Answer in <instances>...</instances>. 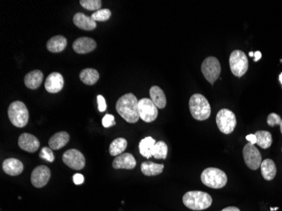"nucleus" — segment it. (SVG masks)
I'll return each instance as SVG.
<instances>
[{
  "mask_svg": "<svg viewBox=\"0 0 282 211\" xmlns=\"http://www.w3.org/2000/svg\"><path fill=\"white\" fill-rule=\"evenodd\" d=\"M117 113L129 123H134L139 119L138 101L133 93L121 96L116 103Z\"/></svg>",
  "mask_w": 282,
  "mask_h": 211,
  "instance_id": "obj_1",
  "label": "nucleus"
},
{
  "mask_svg": "<svg viewBox=\"0 0 282 211\" xmlns=\"http://www.w3.org/2000/svg\"><path fill=\"white\" fill-rule=\"evenodd\" d=\"M183 202L187 208L192 210H204L211 205L212 198L207 192L189 191L183 197Z\"/></svg>",
  "mask_w": 282,
  "mask_h": 211,
  "instance_id": "obj_2",
  "label": "nucleus"
},
{
  "mask_svg": "<svg viewBox=\"0 0 282 211\" xmlns=\"http://www.w3.org/2000/svg\"><path fill=\"white\" fill-rule=\"evenodd\" d=\"M189 110L192 117L199 121L206 120L211 113L210 103L201 94H195L190 97Z\"/></svg>",
  "mask_w": 282,
  "mask_h": 211,
  "instance_id": "obj_3",
  "label": "nucleus"
},
{
  "mask_svg": "<svg viewBox=\"0 0 282 211\" xmlns=\"http://www.w3.org/2000/svg\"><path fill=\"white\" fill-rule=\"evenodd\" d=\"M201 181L207 187L219 189L226 186L227 176L221 169L209 167L204 170L201 174Z\"/></svg>",
  "mask_w": 282,
  "mask_h": 211,
  "instance_id": "obj_4",
  "label": "nucleus"
},
{
  "mask_svg": "<svg viewBox=\"0 0 282 211\" xmlns=\"http://www.w3.org/2000/svg\"><path fill=\"white\" fill-rule=\"evenodd\" d=\"M8 116L11 123L17 128H24L29 120V112L22 102L16 101L10 105Z\"/></svg>",
  "mask_w": 282,
  "mask_h": 211,
  "instance_id": "obj_5",
  "label": "nucleus"
},
{
  "mask_svg": "<svg viewBox=\"0 0 282 211\" xmlns=\"http://www.w3.org/2000/svg\"><path fill=\"white\" fill-rule=\"evenodd\" d=\"M216 124L221 133L232 134L237 125V118L234 112L226 108L220 110L216 115Z\"/></svg>",
  "mask_w": 282,
  "mask_h": 211,
  "instance_id": "obj_6",
  "label": "nucleus"
},
{
  "mask_svg": "<svg viewBox=\"0 0 282 211\" xmlns=\"http://www.w3.org/2000/svg\"><path fill=\"white\" fill-rule=\"evenodd\" d=\"M229 64L232 74L237 77H242L248 69V57L241 50H235L230 55Z\"/></svg>",
  "mask_w": 282,
  "mask_h": 211,
  "instance_id": "obj_7",
  "label": "nucleus"
},
{
  "mask_svg": "<svg viewBox=\"0 0 282 211\" xmlns=\"http://www.w3.org/2000/svg\"><path fill=\"white\" fill-rule=\"evenodd\" d=\"M201 71L205 79L210 84H214L221 75V64L215 57H208L202 63Z\"/></svg>",
  "mask_w": 282,
  "mask_h": 211,
  "instance_id": "obj_8",
  "label": "nucleus"
},
{
  "mask_svg": "<svg viewBox=\"0 0 282 211\" xmlns=\"http://www.w3.org/2000/svg\"><path fill=\"white\" fill-rule=\"evenodd\" d=\"M139 118L146 123H152L158 116V108L149 98H143L138 101Z\"/></svg>",
  "mask_w": 282,
  "mask_h": 211,
  "instance_id": "obj_9",
  "label": "nucleus"
},
{
  "mask_svg": "<svg viewBox=\"0 0 282 211\" xmlns=\"http://www.w3.org/2000/svg\"><path fill=\"white\" fill-rule=\"evenodd\" d=\"M242 155L244 158V161L248 168L251 170H258L260 167L262 163V156H261L259 150L255 147L254 144H246L243 150Z\"/></svg>",
  "mask_w": 282,
  "mask_h": 211,
  "instance_id": "obj_10",
  "label": "nucleus"
},
{
  "mask_svg": "<svg viewBox=\"0 0 282 211\" xmlns=\"http://www.w3.org/2000/svg\"><path fill=\"white\" fill-rule=\"evenodd\" d=\"M63 161L66 166L74 170H82L85 166V158L80 150L70 149L64 153Z\"/></svg>",
  "mask_w": 282,
  "mask_h": 211,
  "instance_id": "obj_11",
  "label": "nucleus"
},
{
  "mask_svg": "<svg viewBox=\"0 0 282 211\" xmlns=\"http://www.w3.org/2000/svg\"><path fill=\"white\" fill-rule=\"evenodd\" d=\"M51 171L48 166H38L32 171L31 182L35 187H43L50 179Z\"/></svg>",
  "mask_w": 282,
  "mask_h": 211,
  "instance_id": "obj_12",
  "label": "nucleus"
},
{
  "mask_svg": "<svg viewBox=\"0 0 282 211\" xmlns=\"http://www.w3.org/2000/svg\"><path fill=\"white\" fill-rule=\"evenodd\" d=\"M64 80L63 75L60 73L54 72L48 75L46 79L45 86L46 91L49 93H58L61 91L64 88Z\"/></svg>",
  "mask_w": 282,
  "mask_h": 211,
  "instance_id": "obj_13",
  "label": "nucleus"
},
{
  "mask_svg": "<svg viewBox=\"0 0 282 211\" xmlns=\"http://www.w3.org/2000/svg\"><path fill=\"white\" fill-rule=\"evenodd\" d=\"M18 144L21 149L30 153L38 151V149L40 147V142L38 140V138L28 133L21 134V136L18 139Z\"/></svg>",
  "mask_w": 282,
  "mask_h": 211,
  "instance_id": "obj_14",
  "label": "nucleus"
},
{
  "mask_svg": "<svg viewBox=\"0 0 282 211\" xmlns=\"http://www.w3.org/2000/svg\"><path fill=\"white\" fill-rule=\"evenodd\" d=\"M96 48V41L91 38H80L73 43V49L75 53L85 54L95 50Z\"/></svg>",
  "mask_w": 282,
  "mask_h": 211,
  "instance_id": "obj_15",
  "label": "nucleus"
},
{
  "mask_svg": "<svg viewBox=\"0 0 282 211\" xmlns=\"http://www.w3.org/2000/svg\"><path fill=\"white\" fill-rule=\"evenodd\" d=\"M136 166V160L130 153H123L117 155L112 162V167L114 169H128L131 170Z\"/></svg>",
  "mask_w": 282,
  "mask_h": 211,
  "instance_id": "obj_16",
  "label": "nucleus"
},
{
  "mask_svg": "<svg viewBox=\"0 0 282 211\" xmlns=\"http://www.w3.org/2000/svg\"><path fill=\"white\" fill-rule=\"evenodd\" d=\"M3 170L10 176H18L22 173L24 166L21 160L15 158H9L4 160Z\"/></svg>",
  "mask_w": 282,
  "mask_h": 211,
  "instance_id": "obj_17",
  "label": "nucleus"
},
{
  "mask_svg": "<svg viewBox=\"0 0 282 211\" xmlns=\"http://www.w3.org/2000/svg\"><path fill=\"white\" fill-rule=\"evenodd\" d=\"M73 22L76 27L85 31H92L96 27V22L91 19V17L80 12L74 16Z\"/></svg>",
  "mask_w": 282,
  "mask_h": 211,
  "instance_id": "obj_18",
  "label": "nucleus"
},
{
  "mask_svg": "<svg viewBox=\"0 0 282 211\" xmlns=\"http://www.w3.org/2000/svg\"><path fill=\"white\" fill-rule=\"evenodd\" d=\"M43 73L41 70H32L25 76V85L27 88L36 90L43 83Z\"/></svg>",
  "mask_w": 282,
  "mask_h": 211,
  "instance_id": "obj_19",
  "label": "nucleus"
},
{
  "mask_svg": "<svg viewBox=\"0 0 282 211\" xmlns=\"http://www.w3.org/2000/svg\"><path fill=\"white\" fill-rule=\"evenodd\" d=\"M69 141V135L67 132H59L51 137L48 144L52 150H57L64 147Z\"/></svg>",
  "mask_w": 282,
  "mask_h": 211,
  "instance_id": "obj_20",
  "label": "nucleus"
},
{
  "mask_svg": "<svg viewBox=\"0 0 282 211\" xmlns=\"http://www.w3.org/2000/svg\"><path fill=\"white\" fill-rule=\"evenodd\" d=\"M67 39L64 36H55L48 40L47 48L51 53H61L66 48Z\"/></svg>",
  "mask_w": 282,
  "mask_h": 211,
  "instance_id": "obj_21",
  "label": "nucleus"
},
{
  "mask_svg": "<svg viewBox=\"0 0 282 211\" xmlns=\"http://www.w3.org/2000/svg\"><path fill=\"white\" fill-rule=\"evenodd\" d=\"M150 96L152 102L157 106V108L163 109L167 105V98L164 91L157 86H153L150 89Z\"/></svg>",
  "mask_w": 282,
  "mask_h": 211,
  "instance_id": "obj_22",
  "label": "nucleus"
},
{
  "mask_svg": "<svg viewBox=\"0 0 282 211\" xmlns=\"http://www.w3.org/2000/svg\"><path fill=\"white\" fill-rule=\"evenodd\" d=\"M261 173L263 178L266 181H271L274 179L276 175V166L274 160L271 159H265L262 161L260 165Z\"/></svg>",
  "mask_w": 282,
  "mask_h": 211,
  "instance_id": "obj_23",
  "label": "nucleus"
},
{
  "mask_svg": "<svg viewBox=\"0 0 282 211\" xmlns=\"http://www.w3.org/2000/svg\"><path fill=\"white\" fill-rule=\"evenodd\" d=\"M141 171L146 176H157L162 173L164 169L163 164H157L152 161H145L141 164Z\"/></svg>",
  "mask_w": 282,
  "mask_h": 211,
  "instance_id": "obj_24",
  "label": "nucleus"
},
{
  "mask_svg": "<svg viewBox=\"0 0 282 211\" xmlns=\"http://www.w3.org/2000/svg\"><path fill=\"white\" fill-rule=\"evenodd\" d=\"M100 75L95 69H85L80 74V79L83 83L88 86H93L98 81Z\"/></svg>",
  "mask_w": 282,
  "mask_h": 211,
  "instance_id": "obj_25",
  "label": "nucleus"
},
{
  "mask_svg": "<svg viewBox=\"0 0 282 211\" xmlns=\"http://www.w3.org/2000/svg\"><path fill=\"white\" fill-rule=\"evenodd\" d=\"M156 140L152 137H147L142 139L138 144V150L141 155L146 158H151L152 156V150L156 144Z\"/></svg>",
  "mask_w": 282,
  "mask_h": 211,
  "instance_id": "obj_26",
  "label": "nucleus"
},
{
  "mask_svg": "<svg viewBox=\"0 0 282 211\" xmlns=\"http://www.w3.org/2000/svg\"><path fill=\"white\" fill-rule=\"evenodd\" d=\"M127 146H128V142L124 138H117L110 144V155L112 156L121 155L126 150Z\"/></svg>",
  "mask_w": 282,
  "mask_h": 211,
  "instance_id": "obj_27",
  "label": "nucleus"
},
{
  "mask_svg": "<svg viewBox=\"0 0 282 211\" xmlns=\"http://www.w3.org/2000/svg\"><path fill=\"white\" fill-rule=\"evenodd\" d=\"M257 138V144L262 149H268L271 146L273 139L272 135L268 131H257L255 133Z\"/></svg>",
  "mask_w": 282,
  "mask_h": 211,
  "instance_id": "obj_28",
  "label": "nucleus"
},
{
  "mask_svg": "<svg viewBox=\"0 0 282 211\" xmlns=\"http://www.w3.org/2000/svg\"><path fill=\"white\" fill-rule=\"evenodd\" d=\"M168 144L164 141L157 142L152 150V156L156 159H166L168 156Z\"/></svg>",
  "mask_w": 282,
  "mask_h": 211,
  "instance_id": "obj_29",
  "label": "nucleus"
},
{
  "mask_svg": "<svg viewBox=\"0 0 282 211\" xmlns=\"http://www.w3.org/2000/svg\"><path fill=\"white\" fill-rule=\"evenodd\" d=\"M112 16V12L108 9H102L94 12L91 15V19L95 22H107Z\"/></svg>",
  "mask_w": 282,
  "mask_h": 211,
  "instance_id": "obj_30",
  "label": "nucleus"
},
{
  "mask_svg": "<svg viewBox=\"0 0 282 211\" xmlns=\"http://www.w3.org/2000/svg\"><path fill=\"white\" fill-rule=\"evenodd\" d=\"M80 6L87 11H96L101 10V0H80Z\"/></svg>",
  "mask_w": 282,
  "mask_h": 211,
  "instance_id": "obj_31",
  "label": "nucleus"
},
{
  "mask_svg": "<svg viewBox=\"0 0 282 211\" xmlns=\"http://www.w3.org/2000/svg\"><path fill=\"white\" fill-rule=\"evenodd\" d=\"M40 157L43 158L44 160H48V162H54L55 158H54V152L51 148L43 147L41 150Z\"/></svg>",
  "mask_w": 282,
  "mask_h": 211,
  "instance_id": "obj_32",
  "label": "nucleus"
},
{
  "mask_svg": "<svg viewBox=\"0 0 282 211\" xmlns=\"http://www.w3.org/2000/svg\"><path fill=\"white\" fill-rule=\"evenodd\" d=\"M280 122H281V118H280L278 114H276V113H274V112L270 113V114L268 116V118H267V123H268L270 127L279 125V124H280Z\"/></svg>",
  "mask_w": 282,
  "mask_h": 211,
  "instance_id": "obj_33",
  "label": "nucleus"
},
{
  "mask_svg": "<svg viewBox=\"0 0 282 211\" xmlns=\"http://www.w3.org/2000/svg\"><path fill=\"white\" fill-rule=\"evenodd\" d=\"M114 116L111 115V114H106L102 118V125L104 128H110L112 126L115 125Z\"/></svg>",
  "mask_w": 282,
  "mask_h": 211,
  "instance_id": "obj_34",
  "label": "nucleus"
},
{
  "mask_svg": "<svg viewBox=\"0 0 282 211\" xmlns=\"http://www.w3.org/2000/svg\"><path fill=\"white\" fill-rule=\"evenodd\" d=\"M97 104H98V110L101 112H103L107 109V104L104 97L101 95L97 96Z\"/></svg>",
  "mask_w": 282,
  "mask_h": 211,
  "instance_id": "obj_35",
  "label": "nucleus"
},
{
  "mask_svg": "<svg viewBox=\"0 0 282 211\" xmlns=\"http://www.w3.org/2000/svg\"><path fill=\"white\" fill-rule=\"evenodd\" d=\"M73 181L75 182V185H80L82 184L84 181H85V178H84V176L82 174L76 173L73 176Z\"/></svg>",
  "mask_w": 282,
  "mask_h": 211,
  "instance_id": "obj_36",
  "label": "nucleus"
},
{
  "mask_svg": "<svg viewBox=\"0 0 282 211\" xmlns=\"http://www.w3.org/2000/svg\"><path fill=\"white\" fill-rule=\"evenodd\" d=\"M246 139H247L250 144H257V138H256L255 134H248V135L246 136Z\"/></svg>",
  "mask_w": 282,
  "mask_h": 211,
  "instance_id": "obj_37",
  "label": "nucleus"
},
{
  "mask_svg": "<svg viewBox=\"0 0 282 211\" xmlns=\"http://www.w3.org/2000/svg\"><path fill=\"white\" fill-rule=\"evenodd\" d=\"M253 56H254L253 61L258 62V60H259V59L262 58V54H261L260 52L259 51H256L255 53H254V55H253Z\"/></svg>",
  "mask_w": 282,
  "mask_h": 211,
  "instance_id": "obj_38",
  "label": "nucleus"
},
{
  "mask_svg": "<svg viewBox=\"0 0 282 211\" xmlns=\"http://www.w3.org/2000/svg\"><path fill=\"white\" fill-rule=\"evenodd\" d=\"M221 211H240V209L234 206H230V207H226Z\"/></svg>",
  "mask_w": 282,
  "mask_h": 211,
  "instance_id": "obj_39",
  "label": "nucleus"
},
{
  "mask_svg": "<svg viewBox=\"0 0 282 211\" xmlns=\"http://www.w3.org/2000/svg\"><path fill=\"white\" fill-rule=\"evenodd\" d=\"M278 209H279V208H278V207H274V208H270V209H269V210L274 211V210H278Z\"/></svg>",
  "mask_w": 282,
  "mask_h": 211,
  "instance_id": "obj_40",
  "label": "nucleus"
},
{
  "mask_svg": "<svg viewBox=\"0 0 282 211\" xmlns=\"http://www.w3.org/2000/svg\"><path fill=\"white\" fill-rule=\"evenodd\" d=\"M279 82H280V83H281L282 85V73L281 74H280V75H279Z\"/></svg>",
  "mask_w": 282,
  "mask_h": 211,
  "instance_id": "obj_41",
  "label": "nucleus"
},
{
  "mask_svg": "<svg viewBox=\"0 0 282 211\" xmlns=\"http://www.w3.org/2000/svg\"><path fill=\"white\" fill-rule=\"evenodd\" d=\"M279 128H280V132H281L282 134V119L281 122H280V124H279Z\"/></svg>",
  "mask_w": 282,
  "mask_h": 211,
  "instance_id": "obj_42",
  "label": "nucleus"
},
{
  "mask_svg": "<svg viewBox=\"0 0 282 211\" xmlns=\"http://www.w3.org/2000/svg\"><path fill=\"white\" fill-rule=\"evenodd\" d=\"M253 55H254V53H253V52H250V53H249V56L253 57Z\"/></svg>",
  "mask_w": 282,
  "mask_h": 211,
  "instance_id": "obj_43",
  "label": "nucleus"
}]
</instances>
